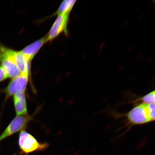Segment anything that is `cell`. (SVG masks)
<instances>
[{"mask_svg": "<svg viewBox=\"0 0 155 155\" xmlns=\"http://www.w3.org/2000/svg\"><path fill=\"white\" fill-rule=\"evenodd\" d=\"M18 143L21 154L28 155L32 153L43 151L49 147L47 143H40L35 137L25 130L21 131Z\"/></svg>", "mask_w": 155, "mask_h": 155, "instance_id": "cell-1", "label": "cell"}, {"mask_svg": "<svg viewBox=\"0 0 155 155\" xmlns=\"http://www.w3.org/2000/svg\"><path fill=\"white\" fill-rule=\"evenodd\" d=\"M76 1L74 0H65L60 5L57 11L54 13L53 15L65 13H70Z\"/></svg>", "mask_w": 155, "mask_h": 155, "instance_id": "cell-10", "label": "cell"}, {"mask_svg": "<svg viewBox=\"0 0 155 155\" xmlns=\"http://www.w3.org/2000/svg\"><path fill=\"white\" fill-rule=\"evenodd\" d=\"M8 78L4 70L0 66V83Z\"/></svg>", "mask_w": 155, "mask_h": 155, "instance_id": "cell-13", "label": "cell"}, {"mask_svg": "<svg viewBox=\"0 0 155 155\" xmlns=\"http://www.w3.org/2000/svg\"><path fill=\"white\" fill-rule=\"evenodd\" d=\"M48 42L47 36L39 39L29 45L20 51L31 62L35 56L46 42Z\"/></svg>", "mask_w": 155, "mask_h": 155, "instance_id": "cell-7", "label": "cell"}, {"mask_svg": "<svg viewBox=\"0 0 155 155\" xmlns=\"http://www.w3.org/2000/svg\"><path fill=\"white\" fill-rule=\"evenodd\" d=\"M127 118L133 125H142L151 122L146 107V104H141L135 106L127 114Z\"/></svg>", "mask_w": 155, "mask_h": 155, "instance_id": "cell-6", "label": "cell"}, {"mask_svg": "<svg viewBox=\"0 0 155 155\" xmlns=\"http://www.w3.org/2000/svg\"><path fill=\"white\" fill-rule=\"evenodd\" d=\"M145 104L147 112L151 122L154 121L155 103Z\"/></svg>", "mask_w": 155, "mask_h": 155, "instance_id": "cell-12", "label": "cell"}, {"mask_svg": "<svg viewBox=\"0 0 155 155\" xmlns=\"http://www.w3.org/2000/svg\"><path fill=\"white\" fill-rule=\"evenodd\" d=\"M29 79L28 75L21 74L11 79L8 85L4 90L6 94V99L14 96L17 93L26 91Z\"/></svg>", "mask_w": 155, "mask_h": 155, "instance_id": "cell-4", "label": "cell"}, {"mask_svg": "<svg viewBox=\"0 0 155 155\" xmlns=\"http://www.w3.org/2000/svg\"><path fill=\"white\" fill-rule=\"evenodd\" d=\"M70 13H65L58 15L48 32L47 36L48 42L52 41L62 32L67 33V26Z\"/></svg>", "mask_w": 155, "mask_h": 155, "instance_id": "cell-5", "label": "cell"}, {"mask_svg": "<svg viewBox=\"0 0 155 155\" xmlns=\"http://www.w3.org/2000/svg\"><path fill=\"white\" fill-rule=\"evenodd\" d=\"M15 61L21 74L30 76L31 73V63L21 51H15Z\"/></svg>", "mask_w": 155, "mask_h": 155, "instance_id": "cell-9", "label": "cell"}, {"mask_svg": "<svg viewBox=\"0 0 155 155\" xmlns=\"http://www.w3.org/2000/svg\"><path fill=\"white\" fill-rule=\"evenodd\" d=\"M155 91L151 92L145 95L139 100L142 102V104H149L155 103Z\"/></svg>", "mask_w": 155, "mask_h": 155, "instance_id": "cell-11", "label": "cell"}, {"mask_svg": "<svg viewBox=\"0 0 155 155\" xmlns=\"http://www.w3.org/2000/svg\"><path fill=\"white\" fill-rule=\"evenodd\" d=\"M32 118V116L28 114L16 116L0 135V142L18 132L25 130Z\"/></svg>", "mask_w": 155, "mask_h": 155, "instance_id": "cell-3", "label": "cell"}, {"mask_svg": "<svg viewBox=\"0 0 155 155\" xmlns=\"http://www.w3.org/2000/svg\"><path fill=\"white\" fill-rule=\"evenodd\" d=\"M25 92L17 93L13 96V102L17 116L25 115L28 114Z\"/></svg>", "mask_w": 155, "mask_h": 155, "instance_id": "cell-8", "label": "cell"}, {"mask_svg": "<svg viewBox=\"0 0 155 155\" xmlns=\"http://www.w3.org/2000/svg\"><path fill=\"white\" fill-rule=\"evenodd\" d=\"M15 51L0 42V66L4 70L8 78L11 79L21 74L15 62Z\"/></svg>", "mask_w": 155, "mask_h": 155, "instance_id": "cell-2", "label": "cell"}]
</instances>
